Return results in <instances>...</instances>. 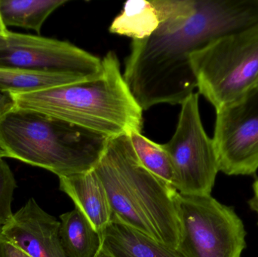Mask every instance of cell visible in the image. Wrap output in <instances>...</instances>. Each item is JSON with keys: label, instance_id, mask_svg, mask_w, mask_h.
I'll use <instances>...</instances> for the list:
<instances>
[{"label": "cell", "instance_id": "277c9868", "mask_svg": "<svg viewBox=\"0 0 258 257\" xmlns=\"http://www.w3.org/2000/svg\"><path fill=\"white\" fill-rule=\"evenodd\" d=\"M110 139L37 112L14 106L0 113V149L12 158L60 177L92 170Z\"/></svg>", "mask_w": 258, "mask_h": 257}, {"label": "cell", "instance_id": "5b68a950", "mask_svg": "<svg viewBox=\"0 0 258 257\" xmlns=\"http://www.w3.org/2000/svg\"><path fill=\"white\" fill-rule=\"evenodd\" d=\"M199 94L215 110L258 88V27L218 39L190 56Z\"/></svg>", "mask_w": 258, "mask_h": 257}, {"label": "cell", "instance_id": "8992f818", "mask_svg": "<svg viewBox=\"0 0 258 257\" xmlns=\"http://www.w3.org/2000/svg\"><path fill=\"white\" fill-rule=\"evenodd\" d=\"M183 257H241L246 247L243 222L231 207L211 195L175 196Z\"/></svg>", "mask_w": 258, "mask_h": 257}, {"label": "cell", "instance_id": "ffe728a7", "mask_svg": "<svg viewBox=\"0 0 258 257\" xmlns=\"http://www.w3.org/2000/svg\"><path fill=\"white\" fill-rule=\"evenodd\" d=\"M14 102L9 94L0 91V113L7 111L14 107Z\"/></svg>", "mask_w": 258, "mask_h": 257}, {"label": "cell", "instance_id": "7c38bea8", "mask_svg": "<svg viewBox=\"0 0 258 257\" xmlns=\"http://www.w3.org/2000/svg\"><path fill=\"white\" fill-rule=\"evenodd\" d=\"M59 188L101 233L113 217L107 192L93 169L84 173L60 177Z\"/></svg>", "mask_w": 258, "mask_h": 257}, {"label": "cell", "instance_id": "3957f363", "mask_svg": "<svg viewBox=\"0 0 258 257\" xmlns=\"http://www.w3.org/2000/svg\"><path fill=\"white\" fill-rule=\"evenodd\" d=\"M94 170L107 192L112 219L177 250L180 235L177 191L144 167L128 134L108 140Z\"/></svg>", "mask_w": 258, "mask_h": 257}, {"label": "cell", "instance_id": "603a6c76", "mask_svg": "<svg viewBox=\"0 0 258 257\" xmlns=\"http://www.w3.org/2000/svg\"><path fill=\"white\" fill-rule=\"evenodd\" d=\"M0 257H8L6 247H5L4 237L1 232V228H0Z\"/></svg>", "mask_w": 258, "mask_h": 257}, {"label": "cell", "instance_id": "4fadbf2b", "mask_svg": "<svg viewBox=\"0 0 258 257\" xmlns=\"http://www.w3.org/2000/svg\"><path fill=\"white\" fill-rule=\"evenodd\" d=\"M101 248L113 257H183L176 249L112 219L100 233Z\"/></svg>", "mask_w": 258, "mask_h": 257}, {"label": "cell", "instance_id": "2e32d148", "mask_svg": "<svg viewBox=\"0 0 258 257\" xmlns=\"http://www.w3.org/2000/svg\"><path fill=\"white\" fill-rule=\"evenodd\" d=\"M67 0H0L3 21L7 26L35 30L38 34L47 18Z\"/></svg>", "mask_w": 258, "mask_h": 257}, {"label": "cell", "instance_id": "7a4b0ae2", "mask_svg": "<svg viewBox=\"0 0 258 257\" xmlns=\"http://www.w3.org/2000/svg\"><path fill=\"white\" fill-rule=\"evenodd\" d=\"M95 78L30 93L9 94L18 108L37 112L111 139L141 132L143 111L125 82L116 53Z\"/></svg>", "mask_w": 258, "mask_h": 257}, {"label": "cell", "instance_id": "d4e9b609", "mask_svg": "<svg viewBox=\"0 0 258 257\" xmlns=\"http://www.w3.org/2000/svg\"><path fill=\"white\" fill-rule=\"evenodd\" d=\"M6 39H3V38L0 37V49L3 48V47L6 45Z\"/></svg>", "mask_w": 258, "mask_h": 257}, {"label": "cell", "instance_id": "6da1fadb", "mask_svg": "<svg viewBox=\"0 0 258 257\" xmlns=\"http://www.w3.org/2000/svg\"><path fill=\"white\" fill-rule=\"evenodd\" d=\"M212 43L198 0L148 37L132 40L123 77L143 110L182 104L195 93L190 56Z\"/></svg>", "mask_w": 258, "mask_h": 257}, {"label": "cell", "instance_id": "ac0fdd59", "mask_svg": "<svg viewBox=\"0 0 258 257\" xmlns=\"http://www.w3.org/2000/svg\"><path fill=\"white\" fill-rule=\"evenodd\" d=\"M16 180L9 164L0 158V228L4 226L13 216L12 204Z\"/></svg>", "mask_w": 258, "mask_h": 257}, {"label": "cell", "instance_id": "7402d4cb", "mask_svg": "<svg viewBox=\"0 0 258 257\" xmlns=\"http://www.w3.org/2000/svg\"><path fill=\"white\" fill-rule=\"evenodd\" d=\"M10 31L8 30L7 26L3 21V15H2L1 9H0V37L3 39H7Z\"/></svg>", "mask_w": 258, "mask_h": 257}, {"label": "cell", "instance_id": "30bf717a", "mask_svg": "<svg viewBox=\"0 0 258 257\" xmlns=\"http://www.w3.org/2000/svg\"><path fill=\"white\" fill-rule=\"evenodd\" d=\"M60 221L31 198L1 228V232L30 256L68 257L60 241Z\"/></svg>", "mask_w": 258, "mask_h": 257}, {"label": "cell", "instance_id": "44dd1931", "mask_svg": "<svg viewBox=\"0 0 258 257\" xmlns=\"http://www.w3.org/2000/svg\"><path fill=\"white\" fill-rule=\"evenodd\" d=\"M253 196L248 201V205L257 216L258 224V179L255 180L252 186Z\"/></svg>", "mask_w": 258, "mask_h": 257}, {"label": "cell", "instance_id": "9c48e42d", "mask_svg": "<svg viewBox=\"0 0 258 257\" xmlns=\"http://www.w3.org/2000/svg\"><path fill=\"white\" fill-rule=\"evenodd\" d=\"M220 172L252 175L258 169V88L216 110L213 137Z\"/></svg>", "mask_w": 258, "mask_h": 257}, {"label": "cell", "instance_id": "cb8c5ba5", "mask_svg": "<svg viewBox=\"0 0 258 257\" xmlns=\"http://www.w3.org/2000/svg\"><path fill=\"white\" fill-rule=\"evenodd\" d=\"M95 257H113L110 253H107V251L104 250V249L101 248L100 250V251L98 252V254L96 255Z\"/></svg>", "mask_w": 258, "mask_h": 257}, {"label": "cell", "instance_id": "ba28073f", "mask_svg": "<svg viewBox=\"0 0 258 257\" xmlns=\"http://www.w3.org/2000/svg\"><path fill=\"white\" fill-rule=\"evenodd\" d=\"M0 49V67L95 78L102 72V59L66 41L10 32Z\"/></svg>", "mask_w": 258, "mask_h": 257}, {"label": "cell", "instance_id": "8fae6325", "mask_svg": "<svg viewBox=\"0 0 258 257\" xmlns=\"http://www.w3.org/2000/svg\"><path fill=\"white\" fill-rule=\"evenodd\" d=\"M194 0H130L124 3L121 13L113 20L109 31L133 40L154 33L165 21L194 6Z\"/></svg>", "mask_w": 258, "mask_h": 257}, {"label": "cell", "instance_id": "e0dca14e", "mask_svg": "<svg viewBox=\"0 0 258 257\" xmlns=\"http://www.w3.org/2000/svg\"><path fill=\"white\" fill-rule=\"evenodd\" d=\"M129 137L132 147L144 167L171 186L174 180V167L162 144L152 141L142 135L141 132L131 133Z\"/></svg>", "mask_w": 258, "mask_h": 257}, {"label": "cell", "instance_id": "52a82bcc", "mask_svg": "<svg viewBox=\"0 0 258 257\" xmlns=\"http://www.w3.org/2000/svg\"><path fill=\"white\" fill-rule=\"evenodd\" d=\"M199 93L181 105L174 135L162 144L174 167L173 188L185 195H211L219 161L213 139L206 134L200 116Z\"/></svg>", "mask_w": 258, "mask_h": 257}, {"label": "cell", "instance_id": "484cf974", "mask_svg": "<svg viewBox=\"0 0 258 257\" xmlns=\"http://www.w3.org/2000/svg\"><path fill=\"white\" fill-rule=\"evenodd\" d=\"M4 158V155H3V151H2V149H0V158Z\"/></svg>", "mask_w": 258, "mask_h": 257}, {"label": "cell", "instance_id": "d6986e66", "mask_svg": "<svg viewBox=\"0 0 258 257\" xmlns=\"http://www.w3.org/2000/svg\"><path fill=\"white\" fill-rule=\"evenodd\" d=\"M4 241L5 247H6L8 257H32L5 238Z\"/></svg>", "mask_w": 258, "mask_h": 257}, {"label": "cell", "instance_id": "5bb4252c", "mask_svg": "<svg viewBox=\"0 0 258 257\" xmlns=\"http://www.w3.org/2000/svg\"><path fill=\"white\" fill-rule=\"evenodd\" d=\"M60 238L68 257H95L101 237L88 219L75 208L60 216Z\"/></svg>", "mask_w": 258, "mask_h": 257}, {"label": "cell", "instance_id": "9a60e30c", "mask_svg": "<svg viewBox=\"0 0 258 257\" xmlns=\"http://www.w3.org/2000/svg\"><path fill=\"white\" fill-rule=\"evenodd\" d=\"M91 78H93L21 68L0 67V91L7 94L30 93Z\"/></svg>", "mask_w": 258, "mask_h": 257}]
</instances>
